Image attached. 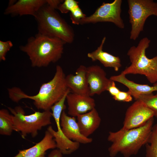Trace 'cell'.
<instances>
[{"label": "cell", "instance_id": "1", "mask_svg": "<svg viewBox=\"0 0 157 157\" xmlns=\"http://www.w3.org/2000/svg\"><path fill=\"white\" fill-rule=\"evenodd\" d=\"M65 77L62 67L57 65L53 78L49 81L43 83L37 94L28 95L19 88L15 87L8 89L9 97L15 102H18L23 99H31L33 101L34 105L38 109L43 111L51 110V107L70 90L66 85Z\"/></svg>", "mask_w": 157, "mask_h": 157}, {"label": "cell", "instance_id": "2", "mask_svg": "<svg viewBox=\"0 0 157 157\" xmlns=\"http://www.w3.org/2000/svg\"><path fill=\"white\" fill-rule=\"evenodd\" d=\"M65 44L59 38L38 33L19 48L28 56L32 67H45L61 58Z\"/></svg>", "mask_w": 157, "mask_h": 157}, {"label": "cell", "instance_id": "3", "mask_svg": "<svg viewBox=\"0 0 157 157\" xmlns=\"http://www.w3.org/2000/svg\"><path fill=\"white\" fill-rule=\"evenodd\" d=\"M154 122L153 117L144 125L129 130L121 129L116 132L110 131L108 140L112 144L108 149L110 156L115 157L118 153L124 157H130L138 153L147 143Z\"/></svg>", "mask_w": 157, "mask_h": 157}, {"label": "cell", "instance_id": "4", "mask_svg": "<svg viewBox=\"0 0 157 157\" xmlns=\"http://www.w3.org/2000/svg\"><path fill=\"white\" fill-rule=\"evenodd\" d=\"M34 17L37 22L38 33L58 38L66 43H72L74 41V33L72 28L56 9L47 3Z\"/></svg>", "mask_w": 157, "mask_h": 157}, {"label": "cell", "instance_id": "5", "mask_svg": "<svg viewBox=\"0 0 157 157\" xmlns=\"http://www.w3.org/2000/svg\"><path fill=\"white\" fill-rule=\"evenodd\" d=\"M150 40L147 37L140 40L137 46L131 47L128 51L131 65L122 72L128 74L144 75L148 81L153 84L157 82V55L151 58L146 55V51Z\"/></svg>", "mask_w": 157, "mask_h": 157}, {"label": "cell", "instance_id": "6", "mask_svg": "<svg viewBox=\"0 0 157 157\" xmlns=\"http://www.w3.org/2000/svg\"><path fill=\"white\" fill-rule=\"evenodd\" d=\"M8 108L13 116L14 131L20 132L22 137L24 139L28 134H30L33 138L35 137L38 131L52 123L51 118L52 116L50 110L42 112L35 111L33 114L26 115L20 106Z\"/></svg>", "mask_w": 157, "mask_h": 157}, {"label": "cell", "instance_id": "7", "mask_svg": "<svg viewBox=\"0 0 157 157\" xmlns=\"http://www.w3.org/2000/svg\"><path fill=\"white\" fill-rule=\"evenodd\" d=\"M129 22L131 25L130 39L135 40L143 30L150 16L157 17V2L153 0H128Z\"/></svg>", "mask_w": 157, "mask_h": 157}, {"label": "cell", "instance_id": "8", "mask_svg": "<svg viewBox=\"0 0 157 157\" xmlns=\"http://www.w3.org/2000/svg\"><path fill=\"white\" fill-rule=\"evenodd\" d=\"M122 3V0H115L110 3L103 2L92 15L82 19L80 24L109 22L123 29L124 24L121 16Z\"/></svg>", "mask_w": 157, "mask_h": 157}, {"label": "cell", "instance_id": "9", "mask_svg": "<svg viewBox=\"0 0 157 157\" xmlns=\"http://www.w3.org/2000/svg\"><path fill=\"white\" fill-rule=\"evenodd\" d=\"M65 100L66 97L63 96L51 108L52 117L56 124L57 131H55L51 126L48 127L47 130L53 136L58 149L63 154L67 155L70 154L77 150L79 147L80 144L68 139L62 130L60 119L62 112L66 108L65 104Z\"/></svg>", "mask_w": 157, "mask_h": 157}, {"label": "cell", "instance_id": "10", "mask_svg": "<svg viewBox=\"0 0 157 157\" xmlns=\"http://www.w3.org/2000/svg\"><path fill=\"white\" fill-rule=\"evenodd\" d=\"M154 116V112L144 103L136 101L127 109L121 129L126 130L140 127Z\"/></svg>", "mask_w": 157, "mask_h": 157}, {"label": "cell", "instance_id": "11", "mask_svg": "<svg viewBox=\"0 0 157 157\" xmlns=\"http://www.w3.org/2000/svg\"><path fill=\"white\" fill-rule=\"evenodd\" d=\"M47 3V0H10L4 13L12 17L31 15L34 17Z\"/></svg>", "mask_w": 157, "mask_h": 157}, {"label": "cell", "instance_id": "12", "mask_svg": "<svg viewBox=\"0 0 157 157\" xmlns=\"http://www.w3.org/2000/svg\"><path fill=\"white\" fill-rule=\"evenodd\" d=\"M86 74L89 84V96L100 95L106 90L112 81L108 78L104 70L100 66L93 65L87 67Z\"/></svg>", "mask_w": 157, "mask_h": 157}, {"label": "cell", "instance_id": "13", "mask_svg": "<svg viewBox=\"0 0 157 157\" xmlns=\"http://www.w3.org/2000/svg\"><path fill=\"white\" fill-rule=\"evenodd\" d=\"M66 99L68 105V113L70 116L77 117L95 108L94 99L89 95L69 92Z\"/></svg>", "mask_w": 157, "mask_h": 157}, {"label": "cell", "instance_id": "14", "mask_svg": "<svg viewBox=\"0 0 157 157\" xmlns=\"http://www.w3.org/2000/svg\"><path fill=\"white\" fill-rule=\"evenodd\" d=\"M60 124L63 134L69 140L83 144L92 141V138L86 137L81 133L75 117L67 115L65 110L61 115Z\"/></svg>", "mask_w": 157, "mask_h": 157}, {"label": "cell", "instance_id": "15", "mask_svg": "<svg viewBox=\"0 0 157 157\" xmlns=\"http://www.w3.org/2000/svg\"><path fill=\"white\" fill-rule=\"evenodd\" d=\"M86 70V67L81 65L76 69L75 75L71 74L66 76V85L72 92L89 96L90 90Z\"/></svg>", "mask_w": 157, "mask_h": 157}, {"label": "cell", "instance_id": "16", "mask_svg": "<svg viewBox=\"0 0 157 157\" xmlns=\"http://www.w3.org/2000/svg\"><path fill=\"white\" fill-rule=\"evenodd\" d=\"M56 148V143L53 137L47 130L40 141L31 148L19 150L18 153L13 157H45L47 150Z\"/></svg>", "mask_w": 157, "mask_h": 157}, {"label": "cell", "instance_id": "17", "mask_svg": "<svg viewBox=\"0 0 157 157\" xmlns=\"http://www.w3.org/2000/svg\"><path fill=\"white\" fill-rule=\"evenodd\" d=\"M76 117L80 132L87 138L98 129L101 122V118L95 108Z\"/></svg>", "mask_w": 157, "mask_h": 157}, {"label": "cell", "instance_id": "18", "mask_svg": "<svg viewBox=\"0 0 157 157\" xmlns=\"http://www.w3.org/2000/svg\"><path fill=\"white\" fill-rule=\"evenodd\" d=\"M106 40V37H104L99 46L94 51L88 53L87 56L93 61L98 60L105 67H112L115 71H118L122 66L120 59L118 56H115L103 51Z\"/></svg>", "mask_w": 157, "mask_h": 157}, {"label": "cell", "instance_id": "19", "mask_svg": "<svg viewBox=\"0 0 157 157\" xmlns=\"http://www.w3.org/2000/svg\"><path fill=\"white\" fill-rule=\"evenodd\" d=\"M110 79L126 86L132 97L137 95L150 94L154 91H157V82L154 84L152 86L138 84L128 79L126 77V75L122 72L119 75L111 76Z\"/></svg>", "mask_w": 157, "mask_h": 157}, {"label": "cell", "instance_id": "20", "mask_svg": "<svg viewBox=\"0 0 157 157\" xmlns=\"http://www.w3.org/2000/svg\"><path fill=\"white\" fill-rule=\"evenodd\" d=\"M13 131V115L7 110L1 109L0 110V134L10 135Z\"/></svg>", "mask_w": 157, "mask_h": 157}, {"label": "cell", "instance_id": "21", "mask_svg": "<svg viewBox=\"0 0 157 157\" xmlns=\"http://www.w3.org/2000/svg\"><path fill=\"white\" fill-rule=\"evenodd\" d=\"M145 146L146 157H157V124L153 125L147 143Z\"/></svg>", "mask_w": 157, "mask_h": 157}, {"label": "cell", "instance_id": "22", "mask_svg": "<svg viewBox=\"0 0 157 157\" xmlns=\"http://www.w3.org/2000/svg\"><path fill=\"white\" fill-rule=\"evenodd\" d=\"M136 101H140L144 103L154 113L157 119V93L137 95L133 96Z\"/></svg>", "mask_w": 157, "mask_h": 157}, {"label": "cell", "instance_id": "23", "mask_svg": "<svg viewBox=\"0 0 157 157\" xmlns=\"http://www.w3.org/2000/svg\"><path fill=\"white\" fill-rule=\"evenodd\" d=\"M78 2L74 0H65L58 6V9L62 13L66 14L79 6Z\"/></svg>", "mask_w": 157, "mask_h": 157}, {"label": "cell", "instance_id": "24", "mask_svg": "<svg viewBox=\"0 0 157 157\" xmlns=\"http://www.w3.org/2000/svg\"><path fill=\"white\" fill-rule=\"evenodd\" d=\"M86 16L79 6L73 9L70 13V19L72 23L75 25H79L81 20Z\"/></svg>", "mask_w": 157, "mask_h": 157}, {"label": "cell", "instance_id": "25", "mask_svg": "<svg viewBox=\"0 0 157 157\" xmlns=\"http://www.w3.org/2000/svg\"><path fill=\"white\" fill-rule=\"evenodd\" d=\"M13 44L10 40L3 41L0 40V61H5L6 56L8 52L9 51Z\"/></svg>", "mask_w": 157, "mask_h": 157}, {"label": "cell", "instance_id": "26", "mask_svg": "<svg viewBox=\"0 0 157 157\" xmlns=\"http://www.w3.org/2000/svg\"><path fill=\"white\" fill-rule=\"evenodd\" d=\"M113 97L115 100L119 101L129 102L132 100V96L128 91L127 92H124L120 90Z\"/></svg>", "mask_w": 157, "mask_h": 157}, {"label": "cell", "instance_id": "27", "mask_svg": "<svg viewBox=\"0 0 157 157\" xmlns=\"http://www.w3.org/2000/svg\"><path fill=\"white\" fill-rule=\"evenodd\" d=\"M61 0H47V3L51 8L57 9L59 5L63 1Z\"/></svg>", "mask_w": 157, "mask_h": 157}, {"label": "cell", "instance_id": "28", "mask_svg": "<svg viewBox=\"0 0 157 157\" xmlns=\"http://www.w3.org/2000/svg\"><path fill=\"white\" fill-rule=\"evenodd\" d=\"M62 154L59 149H55L50 152L48 157H62Z\"/></svg>", "mask_w": 157, "mask_h": 157}]
</instances>
